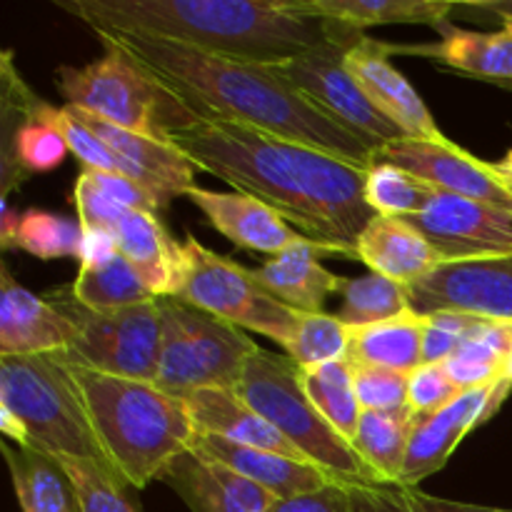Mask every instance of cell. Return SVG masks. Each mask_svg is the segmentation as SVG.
Listing matches in <instances>:
<instances>
[{"instance_id": "obj_2", "label": "cell", "mask_w": 512, "mask_h": 512, "mask_svg": "<svg viewBox=\"0 0 512 512\" xmlns=\"http://www.w3.org/2000/svg\"><path fill=\"white\" fill-rule=\"evenodd\" d=\"M143 65L200 120L250 125L308 148L373 168L378 150L288 83L275 65H255L185 48L150 35L95 30Z\"/></svg>"}, {"instance_id": "obj_31", "label": "cell", "mask_w": 512, "mask_h": 512, "mask_svg": "<svg viewBox=\"0 0 512 512\" xmlns=\"http://www.w3.org/2000/svg\"><path fill=\"white\" fill-rule=\"evenodd\" d=\"M413 428L415 415L410 408L393 413L363 410L360 415L353 448L385 485H400Z\"/></svg>"}, {"instance_id": "obj_51", "label": "cell", "mask_w": 512, "mask_h": 512, "mask_svg": "<svg viewBox=\"0 0 512 512\" xmlns=\"http://www.w3.org/2000/svg\"><path fill=\"white\" fill-rule=\"evenodd\" d=\"M498 165H503L505 170H512V148L508 150V155H505L503 160H498Z\"/></svg>"}, {"instance_id": "obj_10", "label": "cell", "mask_w": 512, "mask_h": 512, "mask_svg": "<svg viewBox=\"0 0 512 512\" xmlns=\"http://www.w3.org/2000/svg\"><path fill=\"white\" fill-rule=\"evenodd\" d=\"M185 263L175 298L213 313L238 328L260 333L288 350L300 313L280 303L260 285L253 270L200 245L193 235L183 243Z\"/></svg>"}, {"instance_id": "obj_40", "label": "cell", "mask_w": 512, "mask_h": 512, "mask_svg": "<svg viewBox=\"0 0 512 512\" xmlns=\"http://www.w3.org/2000/svg\"><path fill=\"white\" fill-rule=\"evenodd\" d=\"M30 115H35L43 123H50L60 135H63L65 145H68L70 153L83 163V168L88 170H100V173H123L125 168L120 163L118 155L98 138L90 128H85L68 108H55L48 105L45 100L35 98L30 100Z\"/></svg>"}, {"instance_id": "obj_24", "label": "cell", "mask_w": 512, "mask_h": 512, "mask_svg": "<svg viewBox=\"0 0 512 512\" xmlns=\"http://www.w3.org/2000/svg\"><path fill=\"white\" fill-rule=\"evenodd\" d=\"M120 255L128 260L155 298H175L183 275V243L168 233L158 213L125 210L113 230Z\"/></svg>"}, {"instance_id": "obj_16", "label": "cell", "mask_w": 512, "mask_h": 512, "mask_svg": "<svg viewBox=\"0 0 512 512\" xmlns=\"http://www.w3.org/2000/svg\"><path fill=\"white\" fill-rule=\"evenodd\" d=\"M388 53H395V48L363 35L348 50L345 65H348L350 75L358 80L363 93L368 95L370 103L390 123L398 125L405 138L443 140V130L438 128L425 100L410 85V80L390 63Z\"/></svg>"}, {"instance_id": "obj_46", "label": "cell", "mask_w": 512, "mask_h": 512, "mask_svg": "<svg viewBox=\"0 0 512 512\" xmlns=\"http://www.w3.org/2000/svg\"><path fill=\"white\" fill-rule=\"evenodd\" d=\"M273 512H355V503L348 485L330 483L313 493L278 500Z\"/></svg>"}, {"instance_id": "obj_33", "label": "cell", "mask_w": 512, "mask_h": 512, "mask_svg": "<svg viewBox=\"0 0 512 512\" xmlns=\"http://www.w3.org/2000/svg\"><path fill=\"white\" fill-rule=\"evenodd\" d=\"M303 385L308 398L320 410V415L348 443H353L355 433H358L360 415H363L358 393H355L353 360L345 358L303 370Z\"/></svg>"}, {"instance_id": "obj_37", "label": "cell", "mask_w": 512, "mask_h": 512, "mask_svg": "<svg viewBox=\"0 0 512 512\" xmlns=\"http://www.w3.org/2000/svg\"><path fill=\"white\" fill-rule=\"evenodd\" d=\"M435 188L425 180L415 178L408 170H400L388 163H375L365 180V200L375 215L388 218H410L425 210L433 200Z\"/></svg>"}, {"instance_id": "obj_43", "label": "cell", "mask_w": 512, "mask_h": 512, "mask_svg": "<svg viewBox=\"0 0 512 512\" xmlns=\"http://www.w3.org/2000/svg\"><path fill=\"white\" fill-rule=\"evenodd\" d=\"M478 320V315L455 313V310H438V313L425 315L423 363L443 365L468 338Z\"/></svg>"}, {"instance_id": "obj_29", "label": "cell", "mask_w": 512, "mask_h": 512, "mask_svg": "<svg viewBox=\"0 0 512 512\" xmlns=\"http://www.w3.org/2000/svg\"><path fill=\"white\" fill-rule=\"evenodd\" d=\"M512 353V320L480 318L460 348L445 360V370L460 390H475L505 378Z\"/></svg>"}, {"instance_id": "obj_35", "label": "cell", "mask_w": 512, "mask_h": 512, "mask_svg": "<svg viewBox=\"0 0 512 512\" xmlns=\"http://www.w3.org/2000/svg\"><path fill=\"white\" fill-rule=\"evenodd\" d=\"M340 295H343V308H340L338 318L350 330L385 323V320H393L413 310L408 288L378 273L350 278Z\"/></svg>"}, {"instance_id": "obj_41", "label": "cell", "mask_w": 512, "mask_h": 512, "mask_svg": "<svg viewBox=\"0 0 512 512\" xmlns=\"http://www.w3.org/2000/svg\"><path fill=\"white\" fill-rule=\"evenodd\" d=\"M350 493H353L355 512H512L435 498L425 490L405 488V485H363V488H350Z\"/></svg>"}, {"instance_id": "obj_47", "label": "cell", "mask_w": 512, "mask_h": 512, "mask_svg": "<svg viewBox=\"0 0 512 512\" xmlns=\"http://www.w3.org/2000/svg\"><path fill=\"white\" fill-rule=\"evenodd\" d=\"M120 255L118 243H115L113 233H103V230H83V248H80V268H93V265H103Z\"/></svg>"}, {"instance_id": "obj_4", "label": "cell", "mask_w": 512, "mask_h": 512, "mask_svg": "<svg viewBox=\"0 0 512 512\" xmlns=\"http://www.w3.org/2000/svg\"><path fill=\"white\" fill-rule=\"evenodd\" d=\"M70 365L110 473L123 485L143 490L163 478L170 463L195 445L198 430L180 395L168 393L158 383Z\"/></svg>"}, {"instance_id": "obj_27", "label": "cell", "mask_w": 512, "mask_h": 512, "mask_svg": "<svg viewBox=\"0 0 512 512\" xmlns=\"http://www.w3.org/2000/svg\"><path fill=\"white\" fill-rule=\"evenodd\" d=\"M293 5L300 13L355 30L370 25H430L440 30L458 8L448 0H293Z\"/></svg>"}, {"instance_id": "obj_15", "label": "cell", "mask_w": 512, "mask_h": 512, "mask_svg": "<svg viewBox=\"0 0 512 512\" xmlns=\"http://www.w3.org/2000/svg\"><path fill=\"white\" fill-rule=\"evenodd\" d=\"M512 393V380L500 378L483 388L465 390L443 410L425 418H415L413 438H410L408 458H405L400 485L420 488L425 478L443 470L450 455L460 448L465 435L473 433L478 425L493 418Z\"/></svg>"}, {"instance_id": "obj_34", "label": "cell", "mask_w": 512, "mask_h": 512, "mask_svg": "<svg viewBox=\"0 0 512 512\" xmlns=\"http://www.w3.org/2000/svg\"><path fill=\"white\" fill-rule=\"evenodd\" d=\"M70 295L90 310L130 308V305L155 300L148 285L140 280V275L123 255H115L108 263L93 265V268H78V275L70 285Z\"/></svg>"}, {"instance_id": "obj_20", "label": "cell", "mask_w": 512, "mask_h": 512, "mask_svg": "<svg viewBox=\"0 0 512 512\" xmlns=\"http://www.w3.org/2000/svg\"><path fill=\"white\" fill-rule=\"evenodd\" d=\"M185 198L208 218V223L233 245L255 253L278 255L305 238L288 220L260 200L243 193H218L208 188H190Z\"/></svg>"}, {"instance_id": "obj_48", "label": "cell", "mask_w": 512, "mask_h": 512, "mask_svg": "<svg viewBox=\"0 0 512 512\" xmlns=\"http://www.w3.org/2000/svg\"><path fill=\"white\" fill-rule=\"evenodd\" d=\"M470 15H490L495 20L512 18V0H480V3H465L458 5Z\"/></svg>"}, {"instance_id": "obj_50", "label": "cell", "mask_w": 512, "mask_h": 512, "mask_svg": "<svg viewBox=\"0 0 512 512\" xmlns=\"http://www.w3.org/2000/svg\"><path fill=\"white\" fill-rule=\"evenodd\" d=\"M493 168H495V170H498L500 180H503V183H505V188H508V190H510V193H512V170H505V168H503V165H498V163H493Z\"/></svg>"}, {"instance_id": "obj_11", "label": "cell", "mask_w": 512, "mask_h": 512, "mask_svg": "<svg viewBox=\"0 0 512 512\" xmlns=\"http://www.w3.org/2000/svg\"><path fill=\"white\" fill-rule=\"evenodd\" d=\"M360 38H363V30L340 25L338 35L333 40L298 55L290 63L275 65V68L293 88L308 95L325 113L333 115L338 123H343L345 128L353 130L355 135H360L365 143L378 150L383 145L393 143V140L405 138V135L398 125L390 123L370 103L368 95L363 93L358 80L350 75L348 65H345V55Z\"/></svg>"}, {"instance_id": "obj_26", "label": "cell", "mask_w": 512, "mask_h": 512, "mask_svg": "<svg viewBox=\"0 0 512 512\" xmlns=\"http://www.w3.org/2000/svg\"><path fill=\"white\" fill-rule=\"evenodd\" d=\"M440 40L430 45L403 48L405 53H418L443 68L458 70L470 78L490 80V83L512 88V35L505 30L498 33H478L445 23L438 30Z\"/></svg>"}, {"instance_id": "obj_8", "label": "cell", "mask_w": 512, "mask_h": 512, "mask_svg": "<svg viewBox=\"0 0 512 512\" xmlns=\"http://www.w3.org/2000/svg\"><path fill=\"white\" fill-rule=\"evenodd\" d=\"M163 350L158 385L173 395L203 388H238L248 360L260 350L243 328L180 298H158Z\"/></svg>"}, {"instance_id": "obj_1", "label": "cell", "mask_w": 512, "mask_h": 512, "mask_svg": "<svg viewBox=\"0 0 512 512\" xmlns=\"http://www.w3.org/2000/svg\"><path fill=\"white\" fill-rule=\"evenodd\" d=\"M165 140L195 168L273 208L333 255L355 258V243L375 218L365 200L368 168L338 155L230 120H198Z\"/></svg>"}, {"instance_id": "obj_28", "label": "cell", "mask_w": 512, "mask_h": 512, "mask_svg": "<svg viewBox=\"0 0 512 512\" xmlns=\"http://www.w3.org/2000/svg\"><path fill=\"white\" fill-rule=\"evenodd\" d=\"M425 315L408 310L385 323L355 328L350 335V360L353 365L413 373L423 365Z\"/></svg>"}, {"instance_id": "obj_18", "label": "cell", "mask_w": 512, "mask_h": 512, "mask_svg": "<svg viewBox=\"0 0 512 512\" xmlns=\"http://www.w3.org/2000/svg\"><path fill=\"white\" fill-rule=\"evenodd\" d=\"M78 338V325L53 303L15 283L0 270V358L65 353Z\"/></svg>"}, {"instance_id": "obj_23", "label": "cell", "mask_w": 512, "mask_h": 512, "mask_svg": "<svg viewBox=\"0 0 512 512\" xmlns=\"http://www.w3.org/2000/svg\"><path fill=\"white\" fill-rule=\"evenodd\" d=\"M355 260L368 265L370 273L413 285L428 278L443 265L433 245L405 218L375 215L355 243Z\"/></svg>"}, {"instance_id": "obj_38", "label": "cell", "mask_w": 512, "mask_h": 512, "mask_svg": "<svg viewBox=\"0 0 512 512\" xmlns=\"http://www.w3.org/2000/svg\"><path fill=\"white\" fill-rule=\"evenodd\" d=\"M350 335L353 330L338 315L300 313L298 330H295V338L285 355L300 370L345 360L350 358Z\"/></svg>"}, {"instance_id": "obj_3", "label": "cell", "mask_w": 512, "mask_h": 512, "mask_svg": "<svg viewBox=\"0 0 512 512\" xmlns=\"http://www.w3.org/2000/svg\"><path fill=\"white\" fill-rule=\"evenodd\" d=\"M90 30L150 35L220 58L285 65L338 35L293 0H55Z\"/></svg>"}, {"instance_id": "obj_7", "label": "cell", "mask_w": 512, "mask_h": 512, "mask_svg": "<svg viewBox=\"0 0 512 512\" xmlns=\"http://www.w3.org/2000/svg\"><path fill=\"white\" fill-rule=\"evenodd\" d=\"M105 55L83 68H58L55 85L68 108L85 110L115 128L165 140L198 123V115L165 90L128 53L103 43Z\"/></svg>"}, {"instance_id": "obj_9", "label": "cell", "mask_w": 512, "mask_h": 512, "mask_svg": "<svg viewBox=\"0 0 512 512\" xmlns=\"http://www.w3.org/2000/svg\"><path fill=\"white\" fill-rule=\"evenodd\" d=\"M78 325V338L65 358L80 368L115 378L158 383L163 350V310L158 298L115 310H90L68 290L48 295Z\"/></svg>"}, {"instance_id": "obj_22", "label": "cell", "mask_w": 512, "mask_h": 512, "mask_svg": "<svg viewBox=\"0 0 512 512\" xmlns=\"http://www.w3.org/2000/svg\"><path fill=\"white\" fill-rule=\"evenodd\" d=\"M320 255L333 253L315 240L303 238L283 253L265 260L253 273L270 295H275L295 313H325L323 308L328 298L343 293L348 278L330 273L318 260Z\"/></svg>"}, {"instance_id": "obj_32", "label": "cell", "mask_w": 512, "mask_h": 512, "mask_svg": "<svg viewBox=\"0 0 512 512\" xmlns=\"http://www.w3.org/2000/svg\"><path fill=\"white\" fill-rule=\"evenodd\" d=\"M30 100L33 93L25 98V115L20 123L3 138V200L8 198L13 180H23L30 173H48L70 153L63 135L53 125L30 115Z\"/></svg>"}, {"instance_id": "obj_19", "label": "cell", "mask_w": 512, "mask_h": 512, "mask_svg": "<svg viewBox=\"0 0 512 512\" xmlns=\"http://www.w3.org/2000/svg\"><path fill=\"white\" fill-rule=\"evenodd\" d=\"M165 485L190 512H273L278 500L220 460L193 448L170 463Z\"/></svg>"}, {"instance_id": "obj_30", "label": "cell", "mask_w": 512, "mask_h": 512, "mask_svg": "<svg viewBox=\"0 0 512 512\" xmlns=\"http://www.w3.org/2000/svg\"><path fill=\"white\" fill-rule=\"evenodd\" d=\"M10 478L23 512H78L75 495L58 460L28 448L3 445Z\"/></svg>"}, {"instance_id": "obj_13", "label": "cell", "mask_w": 512, "mask_h": 512, "mask_svg": "<svg viewBox=\"0 0 512 512\" xmlns=\"http://www.w3.org/2000/svg\"><path fill=\"white\" fill-rule=\"evenodd\" d=\"M375 163H388L400 170H408L410 175L425 180L435 190L512 210V193L505 188L493 163L475 158L448 138L393 140V143L378 148Z\"/></svg>"}, {"instance_id": "obj_42", "label": "cell", "mask_w": 512, "mask_h": 512, "mask_svg": "<svg viewBox=\"0 0 512 512\" xmlns=\"http://www.w3.org/2000/svg\"><path fill=\"white\" fill-rule=\"evenodd\" d=\"M355 368V393L360 408L393 413V410L410 408V375L398 370L370 368V365H353Z\"/></svg>"}, {"instance_id": "obj_17", "label": "cell", "mask_w": 512, "mask_h": 512, "mask_svg": "<svg viewBox=\"0 0 512 512\" xmlns=\"http://www.w3.org/2000/svg\"><path fill=\"white\" fill-rule=\"evenodd\" d=\"M68 110L118 155L128 178H133L135 183H140L153 193L160 210L168 208L178 195L185 198V193L195 188V170L198 168L173 143L115 128V125L105 123V120L95 118V115L85 113V110Z\"/></svg>"}, {"instance_id": "obj_6", "label": "cell", "mask_w": 512, "mask_h": 512, "mask_svg": "<svg viewBox=\"0 0 512 512\" xmlns=\"http://www.w3.org/2000/svg\"><path fill=\"white\" fill-rule=\"evenodd\" d=\"M235 393L278 428L308 463L318 465L338 483L348 488L385 485L360 458L353 443L320 415L305 393L303 370L288 355L260 348L245 365Z\"/></svg>"}, {"instance_id": "obj_53", "label": "cell", "mask_w": 512, "mask_h": 512, "mask_svg": "<svg viewBox=\"0 0 512 512\" xmlns=\"http://www.w3.org/2000/svg\"><path fill=\"white\" fill-rule=\"evenodd\" d=\"M500 23H503V30H505V33H510V35H512V18H503V20H500Z\"/></svg>"}, {"instance_id": "obj_49", "label": "cell", "mask_w": 512, "mask_h": 512, "mask_svg": "<svg viewBox=\"0 0 512 512\" xmlns=\"http://www.w3.org/2000/svg\"><path fill=\"white\" fill-rule=\"evenodd\" d=\"M0 430H3V435L8 440H15L18 448H25V445H28V438H25V430L23 425H20V420L15 418L8 408H3V405H0Z\"/></svg>"}, {"instance_id": "obj_39", "label": "cell", "mask_w": 512, "mask_h": 512, "mask_svg": "<svg viewBox=\"0 0 512 512\" xmlns=\"http://www.w3.org/2000/svg\"><path fill=\"white\" fill-rule=\"evenodd\" d=\"M75 495L78 512H140L138 505L125 495L128 485L120 483L103 465L88 460H58Z\"/></svg>"}, {"instance_id": "obj_21", "label": "cell", "mask_w": 512, "mask_h": 512, "mask_svg": "<svg viewBox=\"0 0 512 512\" xmlns=\"http://www.w3.org/2000/svg\"><path fill=\"white\" fill-rule=\"evenodd\" d=\"M183 400L188 405L198 435L305 460L298 448L278 428H273L258 410L250 408L235 390L203 388L183 395Z\"/></svg>"}, {"instance_id": "obj_45", "label": "cell", "mask_w": 512, "mask_h": 512, "mask_svg": "<svg viewBox=\"0 0 512 512\" xmlns=\"http://www.w3.org/2000/svg\"><path fill=\"white\" fill-rule=\"evenodd\" d=\"M85 175L93 180L95 188L103 195H108L113 203L123 205L128 210H140V213H160L158 200L153 198L148 188H143L140 183H135L133 178L123 173H100V170H88L83 168Z\"/></svg>"}, {"instance_id": "obj_12", "label": "cell", "mask_w": 512, "mask_h": 512, "mask_svg": "<svg viewBox=\"0 0 512 512\" xmlns=\"http://www.w3.org/2000/svg\"><path fill=\"white\" fill-rule=\"evenodd\" d=\"M408 220L445 263L512 255V210L435 190L425 210Z\"/></svg>"}, {"instance_id": "obj_25", "label": "cell", "mask_w": 512, "mask_h": 512, "mask_svg": "<svg viewBox=\"0 0 512 512\" xmlns=\"http://www.w3.org/2000/svg\"><path fill=\"white\" fill-rule=\"evenodd\" d=\"M195 448L233 468L235 473L253 480L255 485L268 490L275 500H288L295 498V495L313 493V490L325 488L330 483H338L333 475H328L318 465L308 463V460H295L288 458V455L268 453V450L245 448V445H235L220 438L198 435Z\"/></svg>"}, {"instance_id": "obj_36", "label": "cell", "mask_w": 512, "mask_h": 512, "mask_svg": "<svg viewBox=\"0 0 512 512\" xmlns=\"http://www.w3.org/2000/svg\"><path fill=\"white\" fill-rule=\"evenodd\" d=\"M3 248H20L40 260L80 258L83 228L65 215L30 208L18 215V225Z\"/></svg>"}, {"instance_id": "obj_14", "label": "cell", "mask_w": 512, "mask_h": 512, "mask_svg": "<svg viewBox=\"0 0 512 512\" xmlns=\"http://www.w3.org/2000/svg\"><path fill=\"white\" fill-rule=\"evenodd\" d=\"M415 313L438 310L512 320V255L470 263H445L428 278L408 285Z\"/></svg>"}, {"instance_id": "obj_5", "label": "cell", "mask_w": 512, "mask_h": 512, "mask_svg": "<svg viewBox=\"0 0 512 512\" xmlns=\"http://www.w3.org/2000/svg\"><path fill=\"white\" fill-rule=\"evenodd\" d=\"M0 405L20 420L28 450L53 460H88L110 473L83 390L63 353L0 358Z\"/></svg>"}, {"instance_id": "obj_52", "label": "cell", "mask_w": 512, "mask_h": 512, "mask_svg": "<svg viewBox=\"0 0 512 512\" xmlns=\"http://www.w3.org/2000/svg\"><path fill=\"white\" fill-rule=\"evenodd\" d=\"M505 378H508V380H512V353H510L508 363H505Z\"/></svg>"}, {"instance_id": "obj_44", "label": "cell", "mask_w": 512, "mask_h": 512, "mask_svg": "<svg viewBox=\"0 0 512 512\" xmlns=\"http://www.w3.org/2000/svg\"><path fill=\"white\" fill-rule=\"evenodd\" d=\"M460 393L463 390L455 385L445 365L423 363L410 373V410H413L415 418L438 413L445 405L453 403Z\"/></svg>"}]
</instances>
